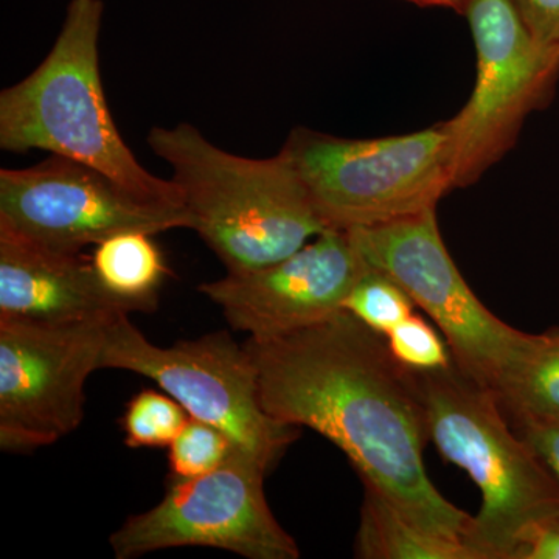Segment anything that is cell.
Instances as JSON below:
<instances>
[{
    "label": "cell",
    "mask_w": 559,
    "mask_h": 559,
    "mask_svg": "<svg viewBox=\"0 0 559 559\" xmlns=\"http://www.w3.org/2000/svg\"><path fill=\"white\" fill-rule=\"evenodd\" d=\"M245 348L272 418L316 430L347 455L364 487L381 492L404 518L466 544L473 516L426 473L421 401L382 334L341 311L294 333L249 337Z\"/></svg>",
    "instance_id": "1"
},
{
    "label": "cell",
    "mask_w": 559,
    "mask_h": 559,
    "mask_svg": "<svg viewBox=\"0 0 559 559\" xmlns=\"http://www.w3.org/2000/svg\"><path fill=\"white\" fill-rule=\"evenodd\" d=\"M148 145L173 168L190 229L231 274L271 266L329 230L280 154L235 156L189 123L153 128Z\"/></svg>",
    "instance_id": "2"
},
{
    "label": "cell",
    "mask_w": 559,
    "mask_h": 559,
    "mask_svg": "<svg viewBox=\"0 0 559 559\" xmlns=\"http://www.w3.org/2000/svg\"><path fill=\"white\" fill-rule=\"evenodd\" d=\"M428 439L481 495L466 544L477 559H518L533 530L559 516V487L498 396L459 369L411 371Z\"/></svg>",
    "instance_id": "3"
},
{
    "label": "cell",
    "mask_w": 559,
    "mask_h": 559,
    "mask_svg": "<svg viewBox=\"0 0 559 559\" xmlns=\"http://www.w3.org/2000/svg\"><path fill=\"white\" fill-rule=\"evenodd\" d=\"M102 16V0H72L46 60L0 92V148L68 157L143 200L183 207L178 186L143 168L112 119L98 60Z\"/></svg>",
    "instance_id": "4"
},
{
    "label": "cell",
    "mask_w": 559,
    "mask_h": 559,
    "mask_svg": "<svg viewBox=\"0 0 559 559\" xmlns=\"http://www.w3.org/2000/svg\"><path fill=\"white\" fill-rule=\"evenodd\" d=\"M329 229L418 215L455 189L447 123L411 134L342 139L296 128L280 150Z\"/></svg>",
    "instance_id": "5"
},
{
    "label": "cell",
    "mask_w": 559,
    "mask_h": 559,
    "mask_svg": "<svg viewBox=\"0 0 559 559\" xmlns=\"http://www.w3.org/2000/svg\"><path fill=\"white\" fill-rule=\"evenodd\" d=\"M347 231L364 263L399 283L436 323L459 369L498 396L536 334L513 329L477 299L441 238L436 209Z\"/></svg>",
    "instance_id": "6"
},
{
    "label": "cell",
    "mask_w": 559,
    "mask_h": 559,
    "mask_svg": "<svg viewBox=\"0 0 559 559\" xmlns=\"http://www.w3.org/2000/svg\"><path fill=\"white\" fill-rule=\"evenodd\" d=\"M100 369L150 378L191 418L226 432L237 451L270 471L299 437V428L272 418L261 406L253 360L227 333L159 347L121 314L109 323Z\"/></svg>",
    "instance_id": "7"
},
{
    "label": "cell",
    "mask_w": 559,
    "mask_h": 559,
    "mask_svg": "<svg viewBox=\"0 0 559 559\" xmlns=\"http://www.w3.org/2000/svg\"><path fill=\"white\" fill-rule=\"evenodd\" d=\"M267 469L234 450L218 468L168 481L165 498L128 518L110 535L117 559L176 547H212L249 559H297L296 540L275 520L264 496Z\"/></svg>",
    "instance_id": "8"
},
{
    "label": "cell",
    "mask_w": 559,
    "mask_h": 559,
    "mask_svg": "<svg viewBox=\"0 0 559 559\" xmlns=\"http://www.w3.org/2000/svg\"><path fill=\"white\" fill-rule=\"evenodd\" d=\"M462 14L473 33L477 75L465 108L444 121L455 189L479 179L510 150L522 121L546 103L559 75V58L539 49L513 0H471Z\"/></svg>",
    "instance_id": "9"
},
{
    "label": "cell",
    "mask_w": 559,
    "mask_h": 559,
    "mask_svg": "<svg viewBox=\"0 0 559 559\" xmlns=\"http://www.w3.org/2000/svg\"><path fill=\"white\" fill-rule=\"evenodd\" d=\"M110 322L0 319L3 452L27 454L79 429L86 404L84 388L100 369Z\"/></svg>",
    "instance_id": "10"
},
{
    "label": "cell",
    "mask_w": 559,
    "mask_h": 559,
    "mask_svg": "<svg viewBox=\"0 0 559 559\" xmlns=\"http://www.w3.org/2000/svg\"><path fill=\"white\" fill-rule=\"evenodd\" d=\"M0 227L60 252L81 253L127 231L190 229L186 209L143 200L90 165L55 156L0 170Z\"/></svg>",
    "instance_id": "11"
},
{
    "label": "cell",
    "mask_w": 559,
    "mask_h": 559,
    "mask_svg": "<svg viewBox=\"0 0 559 559\" xmlns=\"http://www.w3.org/2000/svg\"><path fill=\"white\" fill-rule=\"evenodd\" d=\"M366 270L348 231L329 229L271 266L227 272L201 285L200 293L219 307L231 329L267 340L344 311L349 290Z\"/></svg>",
    "instance_id": "12"
},
{
    "label": "cell",
    "mask_w": 559,
    "mask_h": 559,
    "mask_svg": "<svg viewBox=\"0 0 559 559\" xmlns=\"http://www.w3.org/2000/svg\"><path fill=\"white\" fill-rule=\"evenodd\" d=\"M134 312L103 285L92 260L0 227V319L110 322Z\"/></svg>",
    "instance_id": "13"
},
{
    "label": "cell",
    "mask_w": 559,
    "mask_h": 559,
    "mask_svg": "<svg viewBox=\"0 0 559 559\" xmlns=\"http://www.w3.org/2000/svg\"><path fill=\"white\" fill-rule=\"evenodd\" d=\"M364 492L355 557L364 559H477L466 544L419 528L381 492Z\"/></svg>",
    "instance_id": "14"
},
{
    "label": "cell",
    "mask_w": 559,
    "mask_h": 559,
    "mask_svg": "<svg viewBox=\"0 0 559 559\" xmlns=\"http://www.w3.org/2000/svg\"><path fill=\"white\" fill-rule=\"evenodd\" d=\"M154 235L127 231L95 246V271L114 296L127 301L134 312H153L168 275L167 263Z\"/></svg>",
    "instance_id": "15"
},
{
    "label": "cell",
    "mask_w": 559,
    "mask_h": 559,
    "mask_svg": "<svg viewBox=\"0 0 559 559\" xmlns=\"http://www.w3.org/2000/svg\"><path fill=\"white\" fill-rule=\"evenodd\" d=\"M507 417H559V329L536 334L532 348L498 395Z\"/></svg>",
    "instance_id": "16"
},
{
    "label": "cell",
    "mask_w": 559,
    "mask_h": 559,
    "mask_svg": "<svg viewBox=\"0 0 559 559\" xmlns=\"http://www.w3.org/2000/svg\"><path fill=\"white\" fill-rule=\"evenodd\" d=\"M182 404L156 390L132 396L120 419L124 444L130 448H168L189 421Z\"/></svg>",
    "instance_id": "17"
},
{
    "label": "cell",
    "mask_w": 559,
    "mask_h": 559,
    "mask_svg": "<svg viewBox=\"0 0 559 559\" xmlns=\"http://www.w3.org/2000/svg\"><path fill=\"white\" fill-rule=\"evenodd\" d=\"M414 301L399 283L369 266L344 304V311L382 336L414 314Z\"/></svg>",
    "instance_id": "18"
},
{
    "label": "cell",
    "mask_w": 559,
    "mask_h": 559,
    "mask_svg": "<svg viewBox=\"0 0 559 559\" xmlns=\"http://www.w3.org/2000/svg\"><path fill=\"white\" fill-rule=\"evenodd\" d=\"M237 450L226 432L191 418L170 444L168 481L194 479L218 468Z\"/></svg>",
    "instance_id": "19"
},
{
    "label": "cell",
    "mask_w": 559,
    "mask_h": 559,
    "mask_svg": "<svg viewBox=\"0 0 559 559\" xmlns=\"http://www.w3.org/2000/svg\"><path fill=\"white\" fill-rule=\"evenodd\" d=\"M390 355L403 369L433 371L447 369L454 359L448 342L421 316L411 314L385 334Z\"/></svg>",
    "instance_id": "20"
},
{
    "label": "cell",
    "mask_w": 559,
    "mask_h": 559,
    "mask_svg": "<svg viewBox=\"0 0 559 559\" xmlns=\"http://www.w3.org/2000/svg\"><path fill=\"white\" fill-rule=\"evenodd\" d=\"M509 419L549 468L559 487V417L521 415Z\"/></svg>",
    "instance_id": "21"
},
{
    "label": "cell",
    "mask_w": 559,
    "mask_h": 559,
    "mask_svg": "<svg viewBox=\"0 0 559 559\" xmlns=\"http://www.w3.org/2000/svg\"><path fill=\"white\" fill-rule=\"evenodd\" d=\"M539 49L559 58V0H513Z\"/></svg>",
    "instance_id": "22"
},
{
    "label": "cell",
    "mask_w": 559,
    "mask_h": 559,
    "mask_svg": "<svg viewBox=\"0 0 559 559\" xmlns=\"http://www.w3.org/2000/svg\"><path fill=\"white\" fill-rule=\"evenodd\" d=\"M518 559H559V516L533 530Z\"/></svg>",
    "instance_id": "23"
},
{
    "label": "cell",
    "mask_w": 559,
    "mask_h": 559,
    "mask_svg": "<svg viewBox=\"0 0 559 559\" xmlns=\"http://www.w3.org/2000/svg\"><path fill=\"white\" fill-rule=\"evenodd\" d=\"M406 2L415 3L418 7H440V9L457 10L463 13L471 0H406Z\"/></svg>",
    "instance_id": "24"
}]
</instances>
